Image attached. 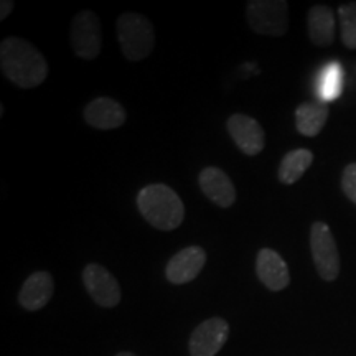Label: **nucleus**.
I'll list each match as a JSON object with an SVG mask.
<instances>
[{
	"mask_svg": "<svg viewBox=\"0 0 356 356\" xmlns=\"http://www.w3.org/2000/svg\"><path fill=\"white\" fill-rule=\"evenodd\" d=\"M0 68L8 81L24 89L40 86L48 76L44 56L19 37H8L0 44Z\"/></svg>",
	"mask_w": 356,
	"mask_h": 356,
	"instance_id": "1",
	"label": "nucleus"
},
{
	"mask_svg": "<svg viewBox=\"0 0 356 356\" xmlns=\"http://www.w3.org/2000/svg\"><path fill=\"white\" fill-rule=\"evenodd\" d=\"M137 207L145 221L159 231H173L184 222V203L177 191L163 184L142 188L137 195Z\"/></svg>",
	"mask_w": 356,
	"mask_h": 356,
	"instance_id": "2",
	"label": "nucleus"
},
{
	"mask_svg": "<svg viewBox=\"0 0 356 356\" xmlns=\"http://www.w3.org/2000/svg\"><path fill=\"white\" fill-rule=\"evenodd\" d=\"M118 38L124 56L129 61L145 60L154 50V26L140 13L127 12L118 19Z\"/></svg>",
	"mask_w": 356,
	"mask_h": 356,
	"instance_id": "3",
	"label": "nucleus"
},
{
	"mask_svg": "<svg viewBox=\"0 0 356 356\" xmlns=\"http://www.w3.org/2000/svg\"><path fill=\"white\" fill-rule=\"evenodd\" d=\"M246 17L256 33L282 37L289 29V3L286 0H251Z\"/></svg>",
	"mask_w": 356,
	"mask_h": 356,
	"instance_id": "4",
	"label": "nucleus"
},
{
	"mask_svg": "<svg viewBox=\"0 0 356 356\" xmlns=\"http://www.w3.org/2000/svg\"><path fill=\"white\" fill-rule=\"evenodd\" d=\"M310 249L320 277L332 282L340 274V254L328 225L315 221L310 228Z\"/></svg>",
	"mask_w": 356,
	"mask_h": 356,
	"instance_id": "5",
	"label": "nucleus"
},
{
	"mask_svg": "<svg viewBox=\"0 0 356 356\" xmlns=\"http://www.w3.org/2000/svg\"><path fill=\"white\" fill-rule=\"evenodd\" d=\"M71 47L81 60H95L102 48L101 22L91 10H81L71 24Z\"/></svg>",
	"mask_w": 356,
	"mask_h": 356,
	"instance_id": "6",
	"label": "nucleus"
},
{
	"mask_svg": "<svg viewBox=\"0 0 356 356\" xmlns=\"http://www.w3.org/2000/svg\"><path fill=\"white\" fill-rule=\"evenodd\" d=\"M84 287L97 305L113 309L121 302V287L113 274L99 264H88L83 270Z\"/></svg>",
	"mask_w": 356,
	"mask_h": 356,
	"instance_id": "7",
	"label": "nucleus"
},
{
	"mask_svg": "<svg viewBox=\"0 0 356 356\" xmlns=\"http://www.w3.org/2000/svg\"><path fill=\"white\" fill-rule=\"evenodd\" d=\"M226 129L239 150L246 155L254 157L264 150L266 134L256 119L249 118L246 114H233L226 121Z\"/></svg>",
	"mask_w": 356,
	"mask_h": 356,
	"instance_id": "8",
	"label": "nucleus"
},
{
	"mask_svg": "<svg viewBox=\"0 0 356 356\" xmlns=\"http://www.w3.org/2000/svg\"><path fill=\"white\" fill-rule=\"evenodd\" d=\"M229 337V325L222 318H210L200 323L190 337L191 356H215Z\"/></svg>",
	"mask_w": 356,
	"mask_h": 356,
	"instance_id": "9",
	"label": "nucleus"
},
{
	"mask_svg": "<svg viewBox=\"0 0 356 356\" xmlns=\"http://www.w3.org/2000/svg\"><path fill=\"white\" fill-rule=\"evenodd\" d=\"M207 264V252L200 246H190L181 249L168 261L165 275L168 282L181 286V284L191 282Z\"/></svg>",
	"mask_w": 356,
	"mask_h": 356,
	"instance_id": "10",
	"label": "nucleus"
},
{
	"mask_svg": "<svg viewBox=\"0 0 356 356\" xmlns=\"http://www.w3.org/2000/svg\"><path fill=\"white\" fill-rule=\"evenodd\" d=\"M257 277L269 291H284L291 284V274L284 257L270 248L261 249L256 259Z\"/></svg>",
	"mask_w": 356,
	"mask_h": 356,
	"instance_id": "11",
	"label": "nucleus"
},
{
	"mask_svg": "<svg viewBox=\"0 0 356 356\" xmlns=\"http://www.w3.org/2000/svg\"><path fill=\"white\" fill-rule=\"evenodd\" d=\"M126 118V109L113 97H96L84 109V121L99 131L121 127Z\"/></svg>",
	"mask_w": 356,
	"mask_h": 356,
	"instance_id": "12",
	"label": "nucleus"
},
{
	"mask_svg": "<svg viewBox=\"0 0 356 356\" xmlns=\"http://www.w3.org/2000/svg\"><path fill=\"white\" fill-rule=\"evenodd\" d=\"M200 188L213 203L221 208L233 207L236 202V188L231 178L221 168L207 167L200 172Z\"/></svg>",
	"mask_w": 356,
	"mask_h": 356,
	"instance_id": "13",
	"label": "nucleus"
},
{
	"mask_svg": "<svg viewBox=\"0 0 356 356\" xmlns=\"http://www.w3.org/2000/svg\"><path fill=\"white\" fill-rule=\"evenodd\" d=\"M53 291H55V282H53L51 274L38 270L25 280L19 293V302L25 310H40L50 302Z\"/></svg>",
	"mask_w": 356,
	"mask_h": 356,
	"instance_id": "14",
	"label": "nucleus"
},
{
	"mask_svg": "<svg viewBox=\"0 0 356 356\" xmlns=\"http://www.w3.org/2000/svg\"><path fill=\"white\" fill-rule=\"evenodd\" d=\"M307 29L315 47H330L335 42V13L328 6L312 7L307 13Z\"/></svg>",
	"mask_w": 356,
	"mask_h": 356,
	"instance_id": "15",
	"label": "nucleus"
},
{
	"mask_svg": "<svg viewBox=\"0 0 356 356\" xmlns=\"http://www.w3.org/2000/svg\"><path fill=\"white\" fill-rule=\"evenodd\" d=\"M328 119V106L323 101H310L296 109L297 131L302 136L315 137L322 131Z\"/></svg>",
	"mask_w": 356,
	"mask_h": 356,
	"instance_id": "16",
	"label": "nucleus"
},
{
	"mask_svg": "<svg viewBox=\"0 0 356 356\" xmlns=\"http://www.w3.org/2000/svg\"><path fill=\"white\" fill-rule=\"evenodd\" d=\"M314 162V154L307 149H297L289 152L279 165V181L284 185H292L299 181L302 175L309 170Z\"/></svg>",
	"mask_w": 356,
	"mask_h": 356,
	"instance_id": "17",
	"label": "nucleus"
},
{
	"mask_svg": "<svg viewBox=\"0 0 356 356\" xmlns=\"http://www.w3.org/2000/svg\"><path fill=\"white\" fill-rule=\"evenodd\" d=\"M341 79H343V71L340 65L330 63L325 66L318 81V92L323 101H333L340 96Z\"/></svg>",
	"mask_w": 356,
	"mask_h": 356,
	"instance_id": "18",
	"label": "nucleus"
},
{
	"mask_svg": "<svg viewBox=\"0 0 356 356\" xmlns=\"http://www.w3.org/2000/svg\"><path fill=\"white\" fill-rule=\"evenodd\" d=\"M341 40L350 50H356V2L345 3L338 8Z\"/></svg>",
	"mask_w": 356,
	"mask_h": 356,
	"instance_id": "19",
	"label": "nucleus"
},
{
	"mask_svg": "<svg viewBox=\"0 0 356 356\" xmlns=\"http://www.w3.org/2000/svg\"><path fill=\"white\" fill-rule=\"evenodd\" d=\"M341 190L345 197L356 204V163L345 167L343 175H341Z\"/></svg>",
	"mask_w": 356,
	"mask_h": 356,
	"instance_id": "20",
	"label": "nucleus"
},
{
	"mask_svg": "<svg viewBox=\"0 0 356 356\" xmlns=\"http://www.w3.org/2000/svg\"><path fill=\"white\" fill-rule=\"evenodd\" d=\"M13 6H15V3H13L12 0H2V3H0V20H6L7 17L10 15Z\"/></svg>",
	"mask_w": 356,
	"mask_h": 356,
	"instance_id": "21",
	"label": "nucleus"
},
{
	"mask_svg": "<svg viewBox=\"0 0 356 356\" xmlns=\"http://www.w3.org/2000/svg\"><path fill=\"white\" fill-rule=\"evenodd\" d=\"M115 356H137V355L131 353V351H122V353H118Z\"/></svg>",
	"mask_w": 356,
	"mask_h": 356,
	"instance_id": "22",
	"label": "nucleus"
}]
</instances>
